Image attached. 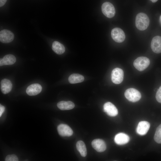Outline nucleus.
<instances>
[{
  "label": "nucleus",
  "mask_w": 161,
  "mask_h": 161,
  "mask_svg": "<svg viewBox=\"0 0 161 161\" xmlns=\"http://www.w3.org/2000/svg\"><path fill=\"white\" fill-rule=\"evenodd\" d=\"M12 84L11 81L7 79H4L1 82V89L4 94L9 93L11 90Z\"/></svg>",
  "instance_id": "2eb2a0df"
},
{
  "label": "nucleus",
  "mask_w": 161,
  "mask_h": 161,
  "mask_svg": "<svg viewBox=\"0 0 161 161\" xmlns=\"http://www.w3.org/2000/svg\"><path fill=\"white\" fill-rule=\"evenodd\" d=\"M150 127V123L146 121H141L139 122L136 129L137 133L140 135H145Z\"/></svg>",
  "instance_id": "9b49d317"
},
{
  "label": "nucleus",
  "mask_w": 161,
  "mask_h": 161,
  "mask_svg": "<svg viewBox=\"0 0 161 161\" xmlns=\"http://www.w3.org/2000/svg\"><path fill=\"white\" fill-rule=\"evenodd\" d=\"M111 35L113 39L118 43L123 42L126 38L125 34L123 30L118 27L114 28L112 30Z\"/></svg>",
  "instance_id": "423d86ee"
},
{
  "label": "nucleus",
  "mask_w": 161,
  "mask_h": 161,
  "mask_svg": "<svg viewBox=\"0 0 161 161\" xmlns=\"http://www.w3.org/2000/svg\"><path fill=\"white\" fill-rule=\"evenodd\" d=\"M151 47L152 51L156 53L161 52V37L156 36L152 39Z\"/></svg>",
  "instance_id": "9d476101"
},
{
  "label": "nucleus",
  "mask_w": 161,
  "mask_h": 161,
  "mask_svg": "<svg viewBox=\"0 0 161 161\" xmlns=\"http://www.w3.org/2000/svg\"><path fill=\"white\" fill-rule=\"evenodd\" d=\"M130 139L129 136L123 133H120L115 136L114 141L118 145H123L127 143Z\"/></svg>",
  "instance_id": "4468645a"
},
{
  "label": "nucleus",
  "mask_w": 161,
  "mask_h": 161,
  "mask_svg": "<svg viewBox=\"0 0 161 161\" xmlns=\"http://www.w3.org/2000/svg\"><path fill=\"white\" fill-rule=\"evenodd\" d=\"M14 37L13 33L9 30L4 29L0 32V41L3 43L11 42L13 40Z\"/></svg>",
  "instance_id": "0eeeda50"
},
{
  "label": "nucleus",
  "mask_w": 161,
  "mask_h": 161,
  "mask_svg": "<svg viewBox=\"0 0 161 161\" xmlns=\"http://www.w3.org/2000/svg\"><path fill=\"white\" fill-rule=\"evenodd\" d=\"M57 130L59 134L63 137H69L71 136L73 131L68 125L63 124L59 125L57 127Z\"/></svg>",
  "instance_id": "6e6552de"
},
{
  "label": "nucleus",
  "mask_w": 161,
  "mask_h": 161,
  "mask_svg": "<svg viewBox=\"0 0 161 161\" xmlns=\"http://www.w3.org/2000/svg\"><path fill=\"white\" fill-rule=\"evenodd\" d=\"M156 98L159 103H161V86L158 89L156 95Z\"/></svg>",
  "instance_id": "5701e85b"
},
{
  "label": "nucleus",
  "mask_w": 161,
  "mask_h": 161,
  "mask_svg": "<svg viewBox=\"0 0 161 161\" xmlns=\"http://www.w3.org/2000/svg\"><path fill=\"white\" fill-rule=\"evenodd\" d=\"M52 50L56 54L61 55L65 51L64 46L59 42L55 41L53 42L52 45Z\"/></svg>",
  "instance_id": "a211bd4d"
},
{
  "label": "nucleus",
  "mask_w": 161,
  "mask_h": 161,
  "mask_svg": "<svg viewBox=\"0 0 161 161\" xmlns=\"http://www.w3.org/2000/svg\"><path fill=\"white\" fill-rule=\"evenodd\" d=\"M101 10L103 14L108 18L113 17L115 14V10L114 6L109 2H105L102 4Z\"/></svg>",
  "instance_id": "20e7f679"
},
{
  "label": "nucleus",
  "mask_w": 161,
  "mask_h": 161,
  "mask_svg": "<svg viewBox=\"0 0 161 161\" xmlns=\"http://www.w3.org/2000/svg\"><path fill=\"white\" fill-rule=\"evenodd\" d=\"M7 0H0V7H2L6 3Z\"/></svg>",
  "instance_id": "393cba45"
},
{
  "label": "nucleus",
  "mask_w": 161,
  "mask_h": 161,
  "mask_svg": "<svg viewBox=\"0 0 161 161\" xmlns=\"http://www.w3.org/2000/svg\"><path fill=\"white\" fill-rule=\"evenodd\" d=\"M154 139L157 143L161 144V124L156 129Z\"/></svg>",
  "instance_id": "412c9836"
},
{
  "label": "nucleus",
  "mask_w": 161,
  "mask_h": 161,
  "mask_svg": "<svg viewBox=\"0 0 161 161\" xmlns=\"http://www.w3.org/2000/svg\"><path fill=\"white\" fill-rule=\"evenodd\" d=\"M124 72L123 70L120 68L114 69L111 73V79L112 82L115 84H119L122 83L123 79Z\"/></svg>",
  "instance_id": "39448f33"
},
{
  "label": "nucleus",
  "mask_w": 161,
  "mask_h": 161,
  "mask_svg": "<svg viewBox=\"0 0 161 161\" xmlns=\"http://www.w3.org/2000/svg\"><path fill=\"white\" fill-rule=\"evenodd\" d=\"M103 110L108 115L112 117L115 116L118 113L116 107L110 102H106L104 104Z\"/></svg>",
  "instance_id": "1a4fd4ad"
},
{
  "label": "nucleus",
  "mask_w": 161,
  "mask_h": 161,
  "mask_svg": "<svg viewBox=\"0 0 161 161\" xmlns=\"http://www.w3.org/2000/svg\"><path fill=\"white\" fill-rule=\"evenodd\" d=\"M84 77L78 74H73L69 76L68 78L69 82L71 84L81 82L83 81Z\"/></svg>",
  "instance_id": "6ab92c4d"
},
{
  "label": "nucleus",
  "mask_w": 161,
  "mask_h": 161,
  "mask_svg": "<svg viewBox=\"0 0 161 161\" xmlns=\"http://www.w3.org/2000/svg\"><path fill=\"white\" fill-rule=\"evenodd\" d=\"M17 157L14 154L9 155L6 156L5 159V161H18Z\"/></svg>",
  "instance_id": "4be33fe9"
},
{
  "label": "nucleus",
  "mask_w": 161,
  "mask_h": 161,
  "mask_svg": "<svg viewBox=\"0 0 161 161\" xmlns=\"http://www.w3.org/2000/svg\"><path fill=\"white\" fill-rule=\"evenodd\" d=\"M42 87L38 83H34L29 86L27 88L26 92L30 96H34L39 94L41 91Z\"/></svg>",
  "instance_id": "ddd939ff"
},
{
  "label": "nucleus",
  "mask_w": 161,
  "mask_h": 161,
  "mask_svg": "<svg viewBox=\"0 0 161 161\" xmlns=\"http://www.w3.org/2000/svg\"><path fill=\"white\" fill-rule=\"evenodd\" d=\"M150 23L149 18L145 13H140L136 16L135 18V25L139 30L143 31L148 27Z\"/></svg>",
  "instance_id": "f257e3e1"
},
{
  "label": "nucleus",
  "mask_w": 161,
  "mask_h": 161,
  "mask_svg": "<svg viewBox=\"0 0 161 161\" xmlns=\"http://www.w3.org/2000/svg\"><path fill=\"white\" fill-rule=\"evenodd\" d=\"M16 61V57L13 55L8 54L0 59V66L3 65H11L14 64Z\"/></svg>",
  "instance_id": "dca6fc26"
},
{
  "label": "nucleus",
  "mask_w": 161,
  "mask_h": 161,
  "mask_svg": "<svg viewBox=\"0 0 161 161\" xmlns=\"http://www.w3.org/2000/svg\"></svg>",
  "instance_id": "bb28decb"
},
{
  "label": "nucleus",
  "mask_w": 161,
  "mask_h": 161,
  "mask_svg": "<svg viewBox=\"0 0 161 161\" xmlns=\"http://www.w3.org/2000/svg\"><path fill=\"white\" fill-rule=\"evenodd\" d=\"M57 106L61 110H69L73 109L75 107V104L71 101H62L58 103Z\"/></svg>",
  "instance_id": "f3484780"
},
{
  "label": "nucleus",
  "mask_w": 161,
  "mask_h": 161,
  "mask_svg": "<svg viewBox=\"0 0 161 161\" xmlns=\"http://www.w3.org/2000/svg\"><path fill=\"white\" fill-rule=\"evenodd\" d=\"M124 95L126 98L128 100L133 102L138 101L141 97L140 92L133 88L127 89L125 92Z\"/></svg>",
  "instance_id": "7ed1b4c3"
},
{
  "label": "nucleus",
  "mask_w": 161,
  "mask_h": 161,
  "mask_svg": "<svg viewBox=\"0 0 161 161\" xmlns=\"http://www.w3.org/2000/svg\"><path fill=\"white\" fill-rule=\"evenodd\" d=\"M4 107L0 104V117H1L4 111Z\"/></svg>",
  "instance_id": "b1692460"
},
{
  "label": "nucleus",
  "mask_w": 161,
  "mask_h": 161,
  "mask_svg": "<svg viewBox=\"0 0 161 161\" xmlns=\"http://www.w3.org/2000/svg\"><path fill=\"white\" fill-rule=\"evenodd\" d=\"M150 64L149 59L147 57L143 56L137 58L133 62L134 67L140 71H143Z\"/></svg>",
  "instance_id": "f03ea898"
},
{
  "label": "nucleus",
  "mask_w": 161,
  "mask_h": 161,
  "mask_svg": "<svg viewBox=\"0 0 161 161\" xmlns=\"http://www.w3.org/2000/svg\"><path fill=\"white\" fill-rule=\"evenodd\" d=\"M92 146L97 151L101 152L106 149V146L105 142L99 139L93 140L92 142Z\"/></svg>",
  "instance_id": "f8f14e48"
},
{
  "label": "nucleus",
  "mask_w": 161,
  "mask_h": 161,
  "mask_svg": "<svg viewBox=\"0 0 161 161\" xmlns=\"http://www.w3.org/2000/svg\"><path fill=\"white\" fill-rule=\"evenodd\" d=\"M77 150L81 156L85 157L87 155V150L84 143L81 140L78 141L76 144Z\"/></svg>",
  "instance_id": "aec40b11"
},
{
  "label": "nucleus",
  "mask_w": 161,
  "mask_h": 161,
  "mask_svg": "<svg viewBox=\"0 0 161 161\" xmlns=\"http://www.w3.org/2000/svg\"><path fill=\"white\" fill-rule=\"evenodd\" d=\"M152 2L155 3L157 2L158 0H150Z\"/></svg>",
  "instance_id": "a878e982"
}]
</instances>
